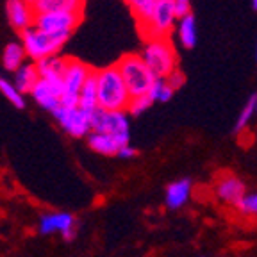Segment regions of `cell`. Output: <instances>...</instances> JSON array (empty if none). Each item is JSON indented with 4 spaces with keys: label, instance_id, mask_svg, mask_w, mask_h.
<instances>
[{
    "label": "cell",
    "instance_id": "cell-1",
    "mask_svg": "<svg viewBox=\"0 0 257 257\" xmlns=\"http://www.w3.org/2000/svg\"><path fill=\"white\" fill-rule=\"evenodd\" d=\"M96 75V109L104 111H125L131 100L116 64L95 70Z\"/></svg>",
    "mask_w": 257,
    "mask_h": 257
},
{
    "label": "cell",
    "instance_id": "cell-2",
    "mask_svg": "<svg viewBox=\"0 0 257 257\" xmlns=\"http://www.w3.org/2000/svg\"><path fill=\"white\" fill-rule=\"evenodd\" d=\"M140 57L156 79H166L179 68V54L172 38H149L141 47Z\"/></svg>",
    "mask_w": 257,
    "mask_h": 257
},
{
    "label": "cell",
    "instance_id": "cell-3",
    "mask_svg": "<svg viewBox=\"0 0 257 257\" xmlns=\"http://www.w3.org/2000/svg\"><path fill=\"white\" fill-rule=\"evenodd\" d=\"M177 20L179 16L175 13L173 0H156L150 11L136 22L143 40H149V38H170L173 34Z\"/></svg>",
    "mask_w": 257,
    "mask_h": 257
},
{
    "label": "cell",
    "instance_id": "cell-4",
    "mask_svg": "<svg viewBox=\"0 0 257 257\" xmlns=\"http://www.w3.org/2000/svg\"><path fill=\"white\" fill-rule=\"evenodd\" d=\"M114 64H116L118 72H120L121 79H123V84L127 88L131 98L149 95L150 86L154 84L156 77L147 68V64L143 63L140 54H125Z\"/></svg>",
    "mask_w": 257,
    "mask_h": 257
},
{
    "label": "cell",
    "instance_id": "cell-5",
    "mask_svg": "<svg viewBox=\"0 0 257 257\" xmlns=\"http://www.w3.org/2000/svg\"><path fill=\"white\" fill-rule=\"evenodd\" d=\"M66 41H68V38L54 36V34L43 32L36 27H31L22 32L20 43L24 47L27 59L32 63H38V61L47 59V57L57 56Z\"/></svg>",
    "mask_w": 257,
    "mask_h": 257
},
{
    "label": "cell",
    "instance_id": "cell-6",
    "mask_svg": "<svg viewBox=\"0 0 257 257\" xmlns=\"http://www.w3.org/2000/svg\"><path fill=\"white\" fill-rule=\"evenodd\" d=\"M93 72L91 66L86 63L73 57H66V64H64L63 77H61V84H63V95H61V104L64 107H73L77 105V98H79V91L89 73Z\"/></svg>",
    "mask_w": 257,
    "mask_h": 257
},
{
    "label": "cell",
    "instance_id": "cell-7",
    "mask_svg": "<svg viewBox=\"0 0 257 257\" xmlns=\"http://www.w3.org/2000/svg\"><path fill=\"white\" fill-rule=\"evenodd\" d=\"M91 133L131 140V116L125 111H104L95 109L91 114Z\"/></svg>",
    "mask_w": 257,
    "mask_h": 257
},
{
    "label": "cell",
    "instance_id": "cell-8",
    "mask_svg": "<svg viewBox=\"0 0 257 257\" xmlns=\"http://www.w3.org/2000/svg\"><path fill=\"white\" fill-rule=\"evenodd\" d=\"M91 111H86L79 105L73 107L59 105L52 112L59 127L72 138H88V134L91 133Z\"/></svg>",
    "mask_w": 257,
    "mask_h": 257
},
{
    "label": "cell",
    "instance_id": "cell-9",
    "mask_svg": "<svg viewBox=\"0 0 257 257\" xmlns=\"http://www.w3.org/2000/svg\"><path fill=\"white\" fill-rule=\"evenodd\" d=\"M82 20V13H38L32 27L54 36L70 38Z\"/></svg>",
    "mask_w": 257,
    "mask_h": 257
},
{
    "label": "cell",
    "instance_id": "cell-10",
    "mask_svg": "<svg viewBox=\"0 0 257 257\" xmlns=\"http://www.w3.org/2000/svg\"><path fill=\"white\" fill-rule=\"evenodd\" d=\"M38 230L43 236L50 234H61L66 241L75 239L77 230H79V221L73 214L64 213V211H54V213H45L38 221Z\"/></svg>",
    "mask_w": 257,
    "mask_h": 257
},
{
    "label": "cell",
    "instance_id": "cell-11",
    "mask_svg": "<svg viewBox=\"0 0 257 257\" xmlns=\"http://www.w3.org/2000/svg\"><path fill=\"white\" fill-rule=\"evenodd\" d=\"M246 195V184L232 173H221L214 184V197L225 205H234Z\"/></svg>",
    "mask_w": 257,
    "mask_h": 257
},
{
    "label": "cell",
    "instance_id": "cell-12",
    "mask_svg": "<svg viewBox=\"0 0 257 257\" xmlns=\"http://www.w3.org/2000/svg\"><path fill=\"white\" fill-rule=\"evenodd\" d=\"M29 95L32 96V100L36 102L40 107L45 111L54 112L61 104V95H63V84H56V82H47V80H38L36 86L31 89Z\"/></svg>",
    "mask_w": 257,
    "mask_h": 257
},
{
    "label": "cell",
    "instance_id": "cell-13",
    "mask_svg": "<svg viewBox=\"0 0 257 257\" xmlns=\"http://www.w3.org/2000/svg\"><path fill=\"white\" fill-rule=\"evenodd\" d=\"M6 11H8L9 24L13 25L15 31L20 32V34L34 25L36 13L32 9V4H29L25 0H8Z\"/></svg>",
    "mask_w": 257,
    "mask_h": 257
},
{
    "label": "cell",
    "instance_id": "cell-14",
    "mask_svg": "<svg viewBox=\"0 0 257 257\" xmlns=\"http://www.w3.org/2000/svg\"><path fill=\"white\" fill-rule=\"evenodd\" d=\"M86 141H88V147L93 152L105 157H114L121 147L131 143V140H121V138L111 136V134H102V133H89Z\"/></svg>",
    "mask_w": 257,
    "mask_h": 257
},
{
    "label": "cell",
    "instance_id": "cell-15",
    "mask_svg": "<svg viewBox=\"0 0 257 257\" xmlns=\"http://www.w3.org/2000/svg\"><path fill=\"white\" fill-rule=\"evenodd\" d=\"M193 193V182L191 179H179V181H173L166 186L165 191V204L168 209L177 211V209H182L189 202Z\"/></svg>",
    "mask_w": 257,
    "mask_h": 257
},
{
    "label": "cell",
    "instance_id": "cell-16",
    "mask_svg": "<svg viewBox=\"0 0 257 257\" xmlns=\"http://www.w3.org/2000/svg\"><path fill=\"white\" fill-rule=\"evenodd\" d=\"M173 34H175V40H177V45L186 50L193 48L197 45V20H195V16L193 13L186 16H181L175 24V29H173Z\"/></svg>",
    "mask_w": 257,
    "mask_h": 257
},
{
    "label": "cell",
    "instance_id": "cell-17",
    "mask_svg": "<svg viewBox=\"0 0 257 257\" xmlns=\"http://www.w3.org/2000/svg\"><path fill=\"white\" fill-rule=\"evenodd\" d=\"M86 0H34V13H82Z\"/></svg>",
    "mask_w": 257,
    "mask_h": 257
},
{
    "label": "cell",
    "instance_id": "cell-18",
    "mask_svg": "<svg viewBox=\"0 0 257 257\" xmlns=\"http://www.w3.org/2000/svg\"><path fill=\"white\" fill-rule=\"evenodd\" d=\"M40 80V72H38L36 63L32 61H25L20 68L15 72V79H13V84L22 95L25 93H31V89L36 86V82Z\"/></svg>",
    "mask_w": 257,
    "mask_h": 257
},
{
    "label": "cell",
    "instance_id": "cell-19",
    "mask_svg": "<svg viewBox=\"0 0 257 257\" xmlns=\"http://www.w3.org/2000/svg\"><path fill=\"white\" fill-rule=\"evenodd\" d=\"M64 64H66V57L59 56V54L38 61L36 66H38V72H40V79L50 80V82H61Z\"/></svg>",
    "mask_w": 257,
    "mask_h": 257
},
{
    "label": "cell",
    "instance_id": "cell-20",
    "mask_svg": "<svg viewBox=\"0 0 257 257\" xmlns=\"http://www.w3.org/2000/svg\"><path fill=\"white\" fill-rule=\"evenodd\" d=\"M25 61H27V56H25V50L20 41H11L2 50V64L8 72L15 73Z\"/></svg>",
    "mask_w": 257,
    "mask_h": 257
},
{
    "label": "cell",
    "instance_id": "cell-21",
    "mask_svg": "<svg viewBox=\"0 0 257 257\" xmlns=\"http://www.w3.org/2000/svg\"><path fill=\"white\" fill-rule=\"evenodd\" d=\"M77 105L86 111H95L98 105H96V75L95 70L89 73V77L86 79V82L82 84L79 91V98H77Z\"/></svg>",
    "mask_w": 257,
    "mask_h": 257
},
{
    "label": "cell",
    "instance_id": "cell-22",
    "mask_svg": "<svg viewBox=\"0 0 257 257\" xmlns=\"http://www.w3.org/2000/svg\"><path fill=\"white\" fill-rule=\"evenodd\" d=\"M0 93L4 95V98H8L15 107L18 109H24L25 107V98L18 89L15 88L11 80L6 79V77H0Z\"/></svg>",
    "mask_w": 257,
    "mask_h": 257
},
{
    "label": "cell",
    "instance_id": "cell-23",
    "mask_svg": "<svg viewBox=\"0 0 257 257\" xmlns=\"http://www.w3.org/2000/svg\"><path fill=\"white\" fill-rule=\"evenodd\" d=\"M173 93L175 91L170 88V84L166 82V79H156L154 80V84L150 86L149 96H150V100L156 104V102H168L173 96Z\"/></svg>",
    "mask_w": 257,
    "mask_h": 257
},
{
    "label": "cell",
    "instance_id": "cell-24",
    "mask_svg": "<svg viewBox=\"0 0 257 257\" xmlns=\"http://www.w3.org/2000/svg\"><path fill=\"white\" fill-rule=\"evenodd\" d=\"M152 105H154V102L150 100V96H149V95L134 96V98H131V100H128L125 112H127L128 116H140V114L147 112V109H150Z\"/></svg>",
    "mask_w": 257,
    "mask_h": 257
},
{
    "label": "cell",
    "instance_id": "cell-25",
    "mask_svg": "<svg viewBox=\"0 0 257 257\" xmlns=\"http://www.w3.org/2000/svg\"><path fill=\"white\" fill-rule=\"evenodd\" d=\"M253 116H255V111H253V96H252V98H248V102L243 105V109H241V112H239V116H237L236 133L237 134L245 133L246 128H248V125H250V121H252Z\"/></svg>",
    "mask_w": 257,
    "mask_h": 257
},
{
    "label": "cell",
    "instance_id": "cell-26",
    "mask_svg": "<svg viewBox=\"0 0 257 257\" xmlns=\"http://www.w3.org/2000/svg\"><path fill=\"white\" fill-rule=\"evenodd\" d=\"M236 209L241 214H245V216L257 218V191L246 193L245 197L237 202Z\"/></svg>",
    "mask_w": 257,
    "mask_h": 257
},
{
    "label": "cell",
    "instance_id": "cell-27",
    "mask_svg": "<svg viewBox=\"0 0 257 257\" xmlns=\"http://www.w3.org/2000/svg\"><path fill=\"white\" fill-rule=\"evenodd\" d=\"M123 2L128 6V9L133 11L134 18L140 20V18H143V16L150 11V8L154 6L156 0H123Z\"/></svg>",
    "mask_w": 257,
    "mask_h": 257
},
{
    "label": "cell",
    "instance_id": "cell-28",
    "mask_svg": "<svg viewBox=\"0 0 257 257\" xmlns=\"http://www.w3.org/2000/svg\"><path fill=\"white\" fill-rule=\"evenodd\" d=\"M166 82H168L170 88H172L173 91H177V89H181L182 86L186 84V73L182 72V70H179V68L173 70V72L166 77Z\"/></svg>",
    "mask_w": 257,
    "mask_h": 257
},
{
    "label": "cell",
    "instance_id": "cell-29",
    "mask_svg": "<svg viewBox=\"0 0 257 257\" xmlns=\"http://www.w3.org/2000/svg\"><path fill=\"white\" fill-rule=\"evenodd\" d=\"M173 4H175V13L179 18L191 13V0H173Z\"/></svg>",
    "mask_w": 257,
    "mask_h": 257
},
{
    "label": "cell",
    "instance_id": "cell-30",
    "mask_svg": "<svg viewBox=\"0 0 257 257\" xmlns=\"http://www.w3.org/2000/svg\"><path fill=\"white\" fill-rule=\"evenodd\" d=\"M116 156H118V157H121V159H133V157H136V156H138V150L134 149L133 145L128 143V145H125V147H121V149L118 150Z\"/></svg>",
    "mask_w": 257,
    "mask_h": 257
},
{
    "label": "cell",
    "instance_id": "cell-31",
    "mask_svg": "<svg viewBox=\"0 0 257 257\" xmlns=\"http://www.w3.org/2000/svg\"><path fill=\"white\" fill-rule=\"evenodd\" d=\"M253 111H255V114H257V95H253Z\"/></svg>",
    "mask_w": 257,
    "mask_h": 257
},
{
    "label": "cell",
    "instance_id": "cell-32",
    "mask_svg": "<svg viewBox=\"0 0 257 257\" xmlns=\"http://www.w3.org/2000/svg\"><path fill=\"white\" fill-rule=\"evenodd\" d=\"M250 2H252V8L257 11V0H250Z\"/></svg>",
    "mask_w": 257,
    "mask_h": 257
},
{
    "label": "cell",
    "instance_id": "cell-33",
    "mask_svg": "<svg viewBox=\"0 0 257 257\" xmlns=\"http://www.w3.org/2000/svg\"><path fill=\"white\" fill-rule=\"evenodd\" d=\"M25 2H29V4H32V2H34V0H25Z\"/></svg>",
    "mask_w": 257,
    "mask_h": 257
},
{
    "label": "cell",
    "instance_id": "cell-34",
    "mask_svg": "<svg viewBox=\"0 0 257 257\" xmlns=\"http://www.w3.org/2000/svg\"><path fill=\"white\" fill-rule=\"evenodd\" d=\"M255 59H257V45H255Z\"/></svg>",
    "mask_w": 257,
    "mask_h": 257
}]
</instances>
